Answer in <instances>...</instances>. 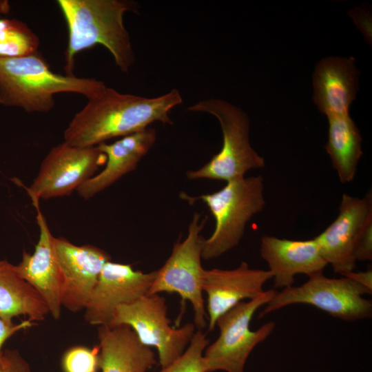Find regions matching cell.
<instances>
[{
  "mask_svg": "<svg viewBox=\"0 0 372 372\" xmlns=\"http://www.w3.org/2000/svg\"><path fill=\"white\" fill-rule=\"evenodd\" d=\"M183 103L177 89L147 98L122 94L105 86L87 99L63 133L64 141L77 147H94L147 127L155 121L173 125L170 111Z\"/></svg>",
  "mask_w": 372,
  "mask_h": 372,
  "instance_id": "1",
  "label": "cell"
},
{
  "mask_svg": "<svg viewBox=\"0 0 372 372\" xmlns=\"http://www.w3.org/2000/svg\"><path fill=\"white\" fill-rule=\"evenodd\" d=\"M67 23L68 41L65 71L74 75V57L79 52L100 44L112 54L117 67L127 72L135 61L130 36L125 27L127 12L138 13L130 0H58Z\"/></svg>",
  "mask_w": 372,
  "mask_h": 372,
  "instance_id": "2",
  "label": "cell"
},
{
  "mask_svg": "<svg viewBox=\"0 0 372 372\" xmlns=\"http://www.w3.org/2000/svg\"><path fill=\"white\" fill-rule=\"evenodd\" d=\"M105 86L96 79L52 72L39 52L0 57V103L5 106L48 112L54 106L57 93H77L89 99Z\"/></svg>",
  "mask_w": 372,
  "mask_h": 372,
  "instance_id": "3",
  "label": "cell"
},
{
  "mask_svg": "<svg viewBox=\"0 0 372 372\" xmlns=\"http://www.w3.org/2000/svg\"><path fill=\"white\" fill-rule=\"evenodd\" d=\"M263 191V178L256 176L227 182L212 194L197 197L181 194L189 203L202 200L215 219L213 234L203 241V259L218 258L238 245L247 222L265 207Z\"/></svg>",
  "mask_w": 372,
  "mask_h": 372,
  "instance_id": "4",
  "label": "cell"
},
{
  "mask_svg": "<svg viewBox=\"0 0 372 372\" xmlns=\"http://www.w3.org/2000/svg\"><path fill=\"white\" fill-rule=\"evenodd\" d=\"M187 110L214 116L223 132L220 152L202 167L188 171V179L207 178L227 183L245 177L251 169L265 166V159L250 145L249 118L240 108L221 99H209L194 103Z\"/></svg>",
  "mask_w": 372,
  "mask_h": 372,
  "instance_id": "5",
  "label": "cell"
},
{
  "mask_svg": "<svg viewBox=\"0 0 372 372\" xmlns=\"http://www.w3.org/2000/svg\"><path fill=\"white\" fill-rule=\"evenodd\" d=\"M276 293L275 289L265 291L254 300L238 303L217 320L216 325L218 327L219 335L203 353L205 372H244L251 351L276 327L274 322H268L252 331L249 327L251 320L256 311L268 304Z\"/></svg>",
  "mask_w": 372,
  "mask_h": 372,
  "instance_id": "6",
  "label": "cell"
},
{
  "mask_svg": "<svg viewBox=\"0 0 372 372\" xmlns=\"http://www.w3.org/2000/svg\"><path fill=\"white\" fill-rule=\"evenodd\" d=\"M371 293L347 277L331 278L319 273L309 276L300 286H291L277 291L258 318L289 305L306 304L344 321L371 318L372 302L363 295Z\"/></svg>",
  "mask_w": 372,
  "mask_h": 372,
  "instance_id": "7",
  "label": "cell"
},
{
  "mask_svg": "<svg viewBox=\"0 0 372 372\" xmlns=\"http://www.w3.org/2000/svg\"><path fill=\"white\" fill-rule=\"evenodd\" d=\"M207 220H200V214L195 213L188 227V234L183 241H178L165 264L156 271L155 278L147 294L161 292L176 293L183 301H189L194 311V325L199 330L206 324V309L203 297L201 265L204 238L200 235Z\"/></svg>",
  "mask_w": 372,
  "mask_h": 372,
  "instance_id": "8",
  "label": "cell"
},
{
  "mask_svg": "<svg viewBox=\"0 0 372 372\" xmlns=\"http://www.w3.org/2000/svg\"><path fill=\"white\" fill-rule=\"evenodd\" d=\"M118 325L129 326L143 344L156 348L162 368L182 355L195 333L193 323L171 327L165 299L158 293L118 307L108 326Z\"/></svg>",
  "mask_w": 372,
  "mask_h": 372,
  "instance_id": "9",
  "label": "cell"
},
{
  "mask_svg": "<svg viewBox=\"0 0 372 372\" xmlns=\"http://www.w3.org/2000/svg\"><path fill=\"white\" fill-rule=\"evenodd\" d=\"M105 162V154L97 146L77 147L63 141L49 151L26 191L32 203L69 195Z\"/></svg>",
  "mask_w": 372,
  "mask_h": 372,
  "instance_id": "10",
  "label": "cell"
},
{
  "mask_svg": "<svg viewBox=\"0 0 372 372\" xmlns=\"http://www.w3.org/2000/svg\"><path fill=\"white\" fill-rule=\"evenodd\" d=\"M372 229V195L358 198L344 194L337 218L314 238L320 252L334 272L342 276L355 268V253L364 234Z\"/></svg>",
  "mask_w": 372,
  "mask_h": 372,
  "instance_id": "11",
  "label": "cell"
},
{
  "mask_svg": "<svg viewBox=\"0 0 372 372\" xmlns=\"http://www.w3.org/2000/svg\"><path fill=\"white\" fill-rule=\"evenodd\" d=\"M156 271H135L131 265L107 262L85 308L84 319L91 325L108 326L116 308L147 295Z\"/></svg>",
  "mask_w": 372,
  "mask_h": 372,
  "instance_id": "12",
  "label": "cell"
},
{
  "mask_svg": "<svg viewBox=\"0 0 372 372\" xmlns=\"http://www.w3.org/2000/svg\"><path fill=\"white\" fill-rule=\"evenodd\" d=\"M54 244L63 278L61 305L74 313L84 310L111 257L98 247L76 245L63 237L55 238Z\"/></svg>",
  "mask_w": 372,
  "mask_h": 372,
  "instance_id": "13",
  "label": "cell"
},
{
  "mask_svg": "<svg viewBox=\"0 0 372 372\" xmlns=\"http://www.w3.org/2000/svg\"><path fill=\"white\" fill-rule=\"evenodd\" d=\"M32 203L37 211L39 240L32 254L23 251L21 260L14 268L19 276L38 293L51 316L59 320L62 307L63 278L55 249V237L39 209V202Z\"/></svg>",
  "mask_w": 372,
  "mask_h": 372,
  "instance_id": "14",
  "label": "cell"
},
{
  "mask_svg": "<svg viewBox=\"0 0 372 372\" xmlns=\"http://www.w3.org/2000/svg\"><path fill=\"white\" fill-rule=\"evenodd\" d=\"M272 278L269 270L251 269L246 262L233 269H204L203 291L207 299L208 330H214L217 320L238 303L261 296L264 285Z\"/></svg>",
  "mask_w": 372,
  "mask_h": 372,
  "instance_id": "15",
  "label": "cell"
},
{
  "mask_svg": "<svg viewBox=\"0 0 372 372\" xmlns=\"http://www.w3.org/2000/svg\"><path fill=\"white\" fill-rule=\"evenodd\" d=\"M260 251L273 275L276 288L293 286L298 274L309 277L322 273L328 265L314 238L296 240L264 236Z\"/></svg>",
  "mask_w": 372,
  "mask_h": 372,
  "instance_id": "16",
  "label": "cell"
},
{
  "mask_svg": "<svg viewBox=\"0 0 372 372\" xmlns=\"http://www.w3.org/2000/svg\"><path fill=\"white\" fill-rule=\"evenodd\" d=\"M156 139L155 130L147 127L114 143L98 145L99 150L106 156L105 167L77 188L79 195L84 199H90L135 169Z\"/></svg>",
  "mask_w": 372,
  "mask_h": 372,
  "instance_id": "17",
  "label": "cell"
},
{
  "mask_svg": "<svg viewBox=\"0 0 372 372\" xmlns=\"http://www.w3.org/2000/svg\"><path fill=\"white\" fill-rule=\"evenodd\" d=\"M358 70L354 59L327 57L316 66L313 101L327 117L349 115L358 88Z\"/></svg>",
  "mask_w": 372,
  "mask_h": 372,
  "instance_id": "18",
  "label": "cell"
},
{
  "mask_svg": "<svg viewBox=\"0 0 372 372\" xmlns=\"http://www.w3.org/2000/svg\"><path fill=\"white\" fill-rule=\"evenodd\" d=\"M102 372H147L156 364L154 352L127 325L99 326Z\"/></svg>",
  "mask_w": 372,
  "mask_h": 372,
  "instance_id": "19",
  "label": "cell"
},
{
  "mask_svg": "<svg viewBox=\"0 0 372 372\" xmlns=\"http://www.w3.org/2000/svg\"><path fill=\"white\" fill-rule=\"evenodd\" d=\"M49 311L38 293L17 273L14 265L0 260V318L8 323L18 316L36 322Z\"/></svg>",
  "mask_w": 372,
  "mask_h": 372,
  "instance_id": "20",
  "label": "cell"
},
{
  "mask_svg": "<svg viewBox=\"0 0 372 372\" xmlns=\"http://www.w3.org/2000/svg\"><path fill=\"white\" fill-rule=\"evenodd\" d=\"M328 141L325 149L341 183L352 181L363 152L362 137L349 115L329 116Z\"/></svg>",
  "mask_w": 372,
  "mask_h": 372,
  "instance_id": "21",
  "label": "cell"
},
{
  "mask_svg": "<svg viewBox=\"0 0 372 372\" xmlns=\"http://www.w3.org/2000/svg\"><path fill=\"white\" fill-rule=\"evenodd\" d=\"M38 36L23 21L0 19V57L12 58L38 52Z\"/></svg>",
  "mask_w": 372,
  "mask_h": 372,
  "instance_id": "22",
  "label": "cell"
},
{
  "mask_svg": "<svg viewBox=\"0 0 372 372\" xmlns=\"http://www.w3.org/2000/svg\"><path fill=\"white\" fill-rule=\"evenodd\" d=\"M209 343L205 335L198 329L182 355L157 372H205L203 353Z\"/></svg>",
  "mask_w": 372,
  "mask_h": 372,
  "instance_id": "23",
  "label": "cell"
},
{
  "mask_svg": "<svg viewBox=\"0 0 372 372\" xmlns=\"http://www.w3.org/2000/svg\"><path fill=\"white\" fill-rule=\"evenodd\" d=\"M99 345L93 348L77 345L68 349L61 358L63 372H98L99 368Z\"/></svg>",
  "mask_w": 372,
  "mask_h": 372,
  "instance_id": "24",
  "label": "cell"
},
{
  "mask_svg": "<svg viewBox=\"0 0 372 372\" xmlns=\"http://www.w3.org/2000/svg\"><path fill=\"white\" fill-rule=\"evenodd\" d=\"M0 372H32L30 365L16 349H5L0 358Z\"/></svg>",
  "mask_w": 372,
  "mask_h": 372,
  "instance_id": "25",
  "label": "cell"
},
{
  "mask_svg": "<svg viewBox=\"0 0 372 372\" xmlns=\"http://www.w3.org/2000/svg\"><path fill=\"white\" fill-rule=\"evenodd\" d=\"M35 324L34 322L26 319L19 323H8L0 318V358H1L3 350V346L5 342L17 332L29 329Z\"/></svg>",
  "mask_w": 372,
  "mask_h": 372,
  "instance_id": "26",
  "label": "cell"
},
{
  "mask_svg": "<svg viewBox=\"0 0 372 372\" xmlns=\"http://www.w3.org/2000/svg\"><path fill=\"white\" fill-rule=\"evenodd\" d=\"M342 276L353 280L372 291V270L371 269L364 271L355 272L353 271Z\"/></svg>",
  "mask_w": 372,
  "mask_h": 372,
  "instance_id": "27",
  "label": "cell"
},
{
  "mask_svg": "<svg viewBox=\"0 0 372 372\" xmlns=\"http://www.w3.org/2000/svg\"><path fill=\"white\" fill-rule=\"evenodd\" d=\"M10 6L8 1H0V14H6L10 12Z\"/></svg>",
  "mask_w": 372,
  "mask_h": 372,
  "instance_id": "28",
  "label": "cell"
}]
</instances>
